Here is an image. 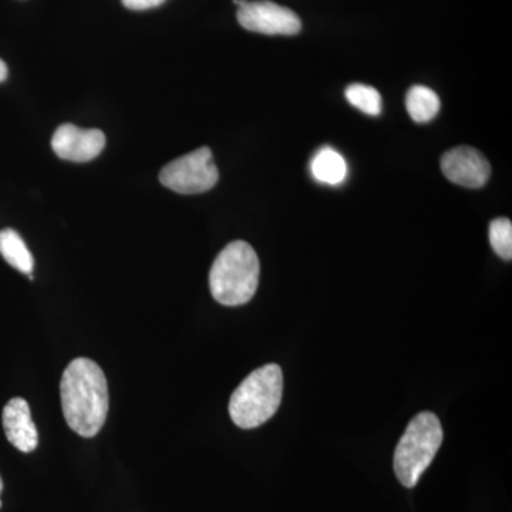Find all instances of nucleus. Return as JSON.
<instances>
[{"mask_svg":"<svg viewBox=\"0 0 512 512\" xmlns=\"http://www.w3.org/2000/svg\"><path fill=\"white\" fill-rule=\"evenodd\" d=\"M67 426L79 436H97L109 413V387L103 370L93 360L79 357L69 363L60 382Z\"/></svg>","mask_w":512,"mask_h":512,"instance_id":"f257e3e1","label":"nucleus"},{"mask_svg":"<svg viewBox=\"0 0 512 512\" xmlns=\"http://www.w3.org/2000/svg\"><path fill=\"white\" fill-rule=\"evenodd\" d=\"M258 255L244 241H234L222 249L210 271V291L224 306L245 305L254 298L259 284Z\"/></svg>","mask_w":512,"mask_h":512,"instance_id":"f03ea898","label":"nucleus"},{"mask_svg":"<svg viewBox=\"0 0 512 512\" xmlns=\"http://www.w3.org/2000/svg\"><path fill=\"white\" fill-rule=\"evenodd\" d=\"M284 393L282 369L269 363L254 370L229 400V416L239 429L251 430L271 420Z\"/></svg>","mask_w":512,"mask_h":512,"instance_id":"7ed1b4c3","label":"nucleus"},{"mask_svg":"<svg viewBox=\"0 0 512 512\" xmlns=\"http://www.w3.org/2000/svg\"><path fill=\"white\" fill-rule=\"evenodd\" d=\"M443 443V427L431 412L417 414L397 444L393 467L396 477L406 488L416 487L430 467Z\"/></svg>","mask_w":512,"mask_h":512,"instance_id":"20e7f679","label":"nucleus"},{"mask_svg":"<svg viewBox=\"0 0 512 512\" xmlns=\"http://www.w3.org/2000/svg\"><path fill=\"white\" fill-rule=\"evenodd\" d=\"M220 180L212 151L201 147L171 161L160 173V183L177 194L192 195L210 191Z\"/></svg>","mask_w":512,"mask_h":512,"instance_id":"39448f33","label":"nucleus"},{"mask_svg":"<svg viewBox=\"0 0 512 512\" xmlns=\"http://www.w3.org/2000/svg\"><path fill=\"white\" fill-rule=\"evenodd\" d=\"M237 18L242 28L261 35L293 36L302 29L301 19L293 10L269 0H245L238 6Z\"/></svg>","mask_w":512,"mask_h":512,"instance_id":"423d86ee","label":"nucleus"},{"mask_svg":"<svg viewBox=\"0 0 512 512\" xmlns=\"http://www.w3.org/2000/svg\"><path fill=\"white\" fill-rule=\"evenodd\" d=\"M441 170L448 181L464 188L484 187L491 175L487 158L473 147L461 146L441 157Z\"/></svg>","mask_w":512,"mask_h":512,"instance_id":"0eeeda50","label":"nucleus"},{"mask_svg":"<svg viewBox=\"0 0 512 512\" xmlns=\"http://www.w3.org/2000/svg\"><path fill=\"white\" fill-rule=\"evenodd\" d=\"M106 147V136L101 130H83L74 124H62L52 138L56 156L72 163H87L99 157Z\"/></svg>","mask_w":512,"mask_h":512,"instance_id":"6e6552de","label":"nucleus"},{"mask_svg":"<svg viewBox=\"0 0 512 512\" xmlns=\"http://www.w3.org/2000/svg\"><path fill=\"white\" fill-rule=\"evenodd\" d=\"M2 423L6 437L12 446L18 448L22 453H32L36 450L39 434H37L35 423H33L29 403L25 399L13 397L12 400H9L3 409Z\"/></svg>","mask_w":512,"mask_h":512,"instance_id":"1a4fd4ad","label":"nucleus"},{"mask_svg":"<svg viewBox=\"0 0 512 512\" xmlns=\"http://www.w3.org/2000/svg\"><path fill=\"white\" fill-rule=\"evenodd\" d=\"M313 178L326 185H340L348 178V164L332 147L320 148L311 163Z\"/></svg>","mask_w":512,"mask_h":512,"instance_id":"9d476101","label":"nucleus"},{"mask_svg":"<svg viewBox=\"0 0 512 512\" xmlns=\"http://www.w3.org/2000/svg\"><path fill=\"white\" fill-rule=\"evenodd\" d=\"M0 255L22 274L32 275L35 259L15 229L8 228L0 231Z\"/></svg>","mask_w":512,"mask_h":512,"instance_id":"9b49d317","label":"nucleus"},{"mask_svg":"<svg viewBox=\"0 0 512 512\" xmlns=\"http://www.w3.org/2000/svg\"><path fill=\"white\" fill-rule=\"evenodd\" d=\"M406 107L416 123H429L439 114L441 103L436 92L426 86H413L406 96Z\"/></svg>","mask_w":512,"mask_h":512,"instance_id":"f8f14e48","label":"nucleus"},{"mask_svg":"<svg viewBox=\"0 0 512 512\" xmlns=\"http://www.w3.org/2000/svg\"><path fill=\"white\" fill-rule=\"evenodd\" d=\"M346 99L357 110L369 116H379L382 113V96L375 87L366 84H350L346 89Z\"/></svg>","mask_w":512,"mask_h":512,"instance_id":"ddd939ff","label":"nucleus"},{"mask_svg":"<svg viewBox=\"0 0 512 512\" xmlns=\"http://www.w3.org/2000/svg\"><path fill=\"white\" fill-rule=\"evenodd\" d=\"M490 244L495 254L505 261L512 258V224L508 218H497L490 224Z\"/></svg>","mask_w":512,"mask_h":512,"instance_id":"4468645a","label":"nucleus"},{"mask_svg":"<svg viewBox=\"0 0 512 512\" xmlns=\"http://www.w3.org/2000/svg\"><path fill=\"white\" fill-rule=\"evenodd\" d=\"M121 2L130 10H147L158 8L165 0H121Z\"/></svg>","mask_w":512,"mask_h":512,"instance_id":"2eb2a0df","label":"nucleus"},{"mask_svg":"<svg viewBox=\"0 0 512 512\" xmlns=\"http://www.w3.org/2000/svg\"><path fill=\"white\" fill-rule=\"evenodd\" d=\"M6 77H8V66L0 59V83L5 82Z\"/></svg>","mask_w":512,"mask_h":512,"instance_id":"dca6fc26","label":"nucleus"},{"mask_svg":"<svg viewBox=\"0 0 512 512\" xmlns=\"http://www.w3.org/2000/svg\"><path fill=\"white\" fill-rule=\"evenodd\" d=\"M3 491V480L2 477H0V494H2ZM0 508H2V501H0Z\"/></svg>","mask_w":512,"mask_h":512,"instance_id":"f3484780","label":"nucleus"}]
</instances>
